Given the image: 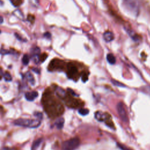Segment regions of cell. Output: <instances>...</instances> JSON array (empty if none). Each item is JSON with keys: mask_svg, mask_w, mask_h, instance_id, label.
I'll use <instances>...</instances> for the list:
<instances>
[{"mask_svg": "<svg viewBox=\"0 0 150 150\" xmlns=\"http://www.w3.org/2000/svg\"><path fill=\"white\" fill-rule=\"evenodd\" d=\"M42 102L45 110L49 116L53 117L58 115L62 112V105L55 100L49 89L46 90L44 92Z\"/></svg>", "mask_w": 150, "mask_h": 150, "instance_id": "6da1fadb", "label": "cell"}, {"mask_svg": "<svg viewBox=\"0 0 150 150\" xmlns=\"http://www.w3.org/2000/svg\"><path fill=\"white\" fill-rule=\"evenodd\" d=\"M16 125L28 127V128H37L40 125V121L39 120L28 119V118H18L13 121Z\"/></svg>", "mask_w": 150, "mask_h": 150, "instance_id": "7a4b0ae2", "label": "cell"}, {"mask_svg": "<svg viewBox=\"0 0 150 150\" xmlns=\"http://www.w3.org/2000/svg\"><path fill=\"white\" fill-rule=\"evenodd\" d=\"M65 67L66 64L63 60L55 58L50 62L47 67V69L50 71H62L65 69Z\"/></svg>", "mask_w": 150, "mask_h": 150, "instance_id": "3957f363", "label": "cell"}, {"mask_svg": "<svg viewBox=\"0 0 150 150\" xmlns=\"http://www.w3.org/2000/svg\"><path fill=\"white\" fill-rule=\"evenodd\" d=\"M125 8L134 15L137 16L139 12V2L138 0H124Z\"/></svg>", "mask_w": 150, "mask_h": 150, "instance_id": "277c9868", "label": "cell"}, {"mask_svg": "<svg viewBox=\"0 0 150 150\" xmlns=\"http://www.w3.org/2000/svg\"><path fill=\"white\" fill-rule=\"evenodd\" d=\"M80 145V139L77 138H73L64 141L62 145L63 150H75Z\"/></svg>", "mask_w": 150, "mask_h": 150, "instance_id": "5b68a950", "label": "cell"}, {"mask_svg": "<svg viewBox=\"0 0 150 150\" xmlns=\"http://www.w3.org/2000/svg\"><path fill=\"white\" fill-rule=\"evenodd\" d=\"M66 73L69 79L75 80L78 78L79 70L76 65L73 63H69L66 65Z\"/></svg>", "mask_w": 150, "mask_h": 150, "instance_id": "8992f818", "label": "cell"}, {"mask_svg": "<svg viewBox=\"0 0 150 150\" xmlns=\"http://www.w3.org/2000/svg\"><path fill=\"white\" fill-rule=\"evenodd\" d=\"M117 110L121 119L124 122L128 121V116L127 114V112L124 107V105L122 103L120 102L117 104Z\"/></svg>", "mask_w": 150, "mask_h": 150, "instance_id": "52a82bcc", "label": "cell"}, {"mask_svg": "<svg viewBox=\"0 0 150 150\" xmlns=\"http://www.w3.org/2000/svg\"><path fill=\"white\" fill-rule=\"evenodd\" d=\"M38 96V93L36 91L27 92L25 94V98L29 101H33Z\"/></svg>", "mask_w": 150, "mask_h": 150, "instance_id": "ba28073f", "label": "cell"}, {"mask_svg": "<svg viewBox=\"0 0 150 150\" xmlns=\"http://www.w3.org/2000/svg\"><path fill=\"white\" fill-rule=\"evenodd\" d=\"M103 39L106 42H110L114 39V35L110 31H106L103 34Z\"/></svg>", "mask_w": 150, "mask_h": 150, "instance_id": "9c48e42d", "label": "cell"}, {"mask_svg": "<svg viewBox=\"0 0 150 150\" xmlns=\"http://www.w3.org/2000/svg\"><path fill=\"white\" fill-rule=\"evenodd\" d=\"M25 78L26 79V80L30 83L31 85L33 86L35 83V79H34V77L31 74V73H30L29 71H28L26 72L25 74Z\"/></svg>", "mask_w": 150, "mask_h": 150, "instance_id": "30bf717a", "label": "cell"}, {"mask_svg": "<svg viewBox=\"0 0 150 150\" xmlns=\"http://www.w3.org/2000/svg\"><path fill=\"white\" fill-rule=\"evenodd\" d=\"M64 123V118L62 117H60L57 118L55 121V125L57 129H60L63 127Z\"/></svg>", "mask_w": 150, "mask_h": 150, "instance_id": "8fae6325", "label": "cell"}, {"mask_svg": "<svg viewBox=\"0 0 150 150\" xmlns=\"http://www.w3.org/2000/svg\"><path fill=\"white\" fill-rule=\"evenodd\" d=\"M42 138H39L37 139H36L32 144V148H31V150H36V149L39 146V145H40L41 142H42Z\"/></svg>", "mask_w": 150, "mask_h": 150, "instance_id": "7c38bea8", "label": "cell"}, {"mask_svg": "<svg viewBox=\"0 0 150 150\" xmlns=\"http://www.w3.org/2000/svg\"><path fill=\"white\" fill-rule=\"evenodd\" d=\"M107 60L111 64H115L116 62L115 57L112 53H109L107 55Z\"/></svg>", "mask_w": 150, "mask_h": 150, "instance_id": "4fadbf2b", "label": "cell"}, {"mask_svg": "<svg viewBox=\"0 0 150 150\" xmlns=\"http://www.w3.org/2000/svg\"><path fill=\"white\" fill-rule=\"evenodd\" d=\"M40 52V48L39 47H38V46H35L31 50V54H32V57L39 56Z\"/></svg>", "mask_w": 150, "mask_h": 150, "instance_id": "5bb4252c", "label": "cell"}, {"mask_svg": "<svg viewBox=\"0 0 150 150\" xmlns=\"http://www.w3.org/2000/svg\"><path fill=\"white\" fill-rule=\"evenodd\" d=\"M129 34V35L132 38V39L135 41H138L139 40V38H138V35L135 34L133 31L131 30H127Z\"/></svg>", "mask_w": 150, "mask_h": 150, "instance_id": "9a60e30c", "label": "cell"}, {"mask_svg": "<svg viewBox=\"0 0 150 150\" xmlns=\"http://www.w3.org/2000/svg\"><path fill=\"white\" fill-rule=\"evenodd\" d=\"M11 1L12 5L15 7H18L21 6L23 3L22 0H11Z\"/></svg>", "mask_w": 150, "mask_h": 150, "instance_id": "2e32d148", "label": "cell"}, {"mask_svg": "<svg viewBox=\"0 0 150 150\" xmlns=\"http://www.w3.org/2000/svg\"><path fill=\"white\" fill-rule=\"evenodd\" d=\"M13 14L18 18H19V19H22L23 18V13H22V12L19 10V9H17V10H15V11H13Z\"/></svg>", "mask_w": 150, "mask_h": 150, "instance_id": "e0dca14e", "label": "cell"}, {"mask_svg": "<svg viewBox=\"0 0 150 150\" xmlns=\"http://www.w3.org/2000/svg\"><path fill=\"white\" fill-rule=\"evenodd\" d=\"M22 63L24 65H28L29 62V58L28 55V54L23 55V56L22 57Z\"/></svg>", "mask_w": 150, "mask_h": 150, "instance_id": "ac0fdd59", "label": "cell"}, {"mask_svg": "<svg viewBox=\"0 0 150 150\" xmlns=\"http://www.w3.org/2000/svg\"><path fill=\"white\" fill-rule=\"evenodd\" d=\"M4 78L5 80L6 81H12V79L11 75L8 71H6L4 73Z\"/></svg>", "mask_w": 150, "mask_h": 150, "instance_id": "d6986e66", "label": "cell"}, {"mask_svg": "<svg viewBox=\"0 0 150 150\" xmlns=\"http://www.w3.org/2000/svg\"><path fill=\"white\" fill-rule=\"evenodd\" d=\"M79 113L81 115H86L87 114H88V109H86V108H80L79 110Z\"/></svg>", "mask_w": 150, "mask_h": 150, "instance_id": "ffe728a7", "label": "cell"}, {"mask_svg": "<svg viewBox=\"0 0 150 150\" xmlns=\"http://www.w3.org/2000/svg\"><path fill=\"white\" fill-rule=\"evenodd\" d=\"M47 56H48V55L46 53H43L41 54L40 55H39V61L41 62H45V60L46 59V58L47 57Z\"/></svg>", "mask_w": 150, "mask_h": 150, "instance_id": "44dd1931", "label": "cell"}, {"mask_svg": "<svg viewBox=\"0 0 150 150\" xmlns=\"http://www.w3.org/2000/svg\"><path fill=\"white\" fill-rule=\"evenodd\" d=\"M27 19L28 20V21L29 22H30L32 24H33L34 22H35V17L33 15H32V14H29L28 15V17H27Z\"/></svg>", "mask_w": 150, "mask_h": 150, "instance_id": "7402d4cb", "label": "cell"}, {"mask_svg": "<svg viewBox=\"0 0 150 150\" xmlns=\"http://www.w3.org/2000/svg\"><path fill=\"white\" fill-rule=\"evenodd\" d=\"M34 115H35L36 118H38V120H40V121L43 118V114H42V113L40 112H35L34 113Z\"/></svg>", "mask_w": 150, "mask_h": 150, "instance_id": "603a6c76", "label": "cell"}, {"mask_svg": "<svg viewBox=\"0 0 150 150\" xmlns=\"http://www.w3.org/2000/svg\"><path fill=\"white\" fill-rule=\"evenodd\" d=\"M111 81H112V83L117 86H120V87H124V85L122 83H120L118 81H116V80H112Z\"/></svg>", "mask_w": 150, "mask_h": 150, "instance_id": "cb8c5ba5", "label": "cell"}, {"mask_svg": "<svg viewBox=\"0 0 150 150\" xmlns=\"http://www.w3.org/2000/svg\"><path fill=\"white\" fill-rule=\"evenodd\" d=\"M10 53V52L6 49H1L0 50V54L4 55V54H8Z\"/></svg>", "mask_w": 150, "mask_h": 150, "instance_id": "d4e9b609", "label": "cell"}, {"mask_svg": "<svg viewBox=\"0 0 150 150\" xmlns=\"http://www.w3.org/2000/svg\"><path fill=\"white\" fill-rule=\"evenodd\" d=\"M81 79L83 82H86L88 80V75L86 73H84L81 76Z\"/></svg>", "mask_w": 150, "mask_h": 150, "instance_id": "484cf974", "label": "cell"}, {"mask_svg": "<svg viewBox=\"0 0 150 150\" xmlns=\"http://www.w3.org/2000/svg\"><path fill=\"white\" fill-rule=\"evenodd\" d=\"M30 4L34 6H37L38 5V0H29Z\"/></svg>", "mask_w": 150, "mask_h": 150, "instance_id": "4316f807", "label": "cell"}, {"mask_svg": "<svg viewBox=\"0 0 150 150\" xmlns=\"http://www.w3.org/2000/svg\"><path fill=\"white\" fill-rule=\"evenodd\" d=\"M43 36L45 37V38H47V39H50V38H51V34H50L49 32H45V33L43 34Z\"/></svg>", "mask_w": 150, "mask_h": 150, "instance_id": "83f0119b", "label": "cell"}, {"mask_svg": "<svg viewBox=\"0 0 150 150\" xmlns=\"http://www.w3.org/2000/svg\"><path fill=\"white\" fill-rule=\"evenodd\" d=\"M15 36H16V38L19 40H20V41H25L24 40H23V39H22V38L20 36V35H19L18 33H15Z\"/></svg>", "mask_w": 150, "mask_h": 150, "instance_id": "f1b7e54d", "label": "cell"}, {"mask_svg": "<svg viewBox=\"0 0 150 150\" xmlns=\"http://www.w3.org/2000/svg\"><path fill=\"white\" fill-rule=\"evenodd\" d=\"M32 70L35 71L36 73H40V70H39L38 68H33L32 69Z\"/></svg>", "mask_w": 150, "mask_h": 150, "instance_id": "f546056e", "label": "cell"}, {"mask_svg": "<svg viewBox=\"0 0 150 150\" xmlns=\"http://www.w3.org/2000/svg\"><path fill=\"white\" fill-rule=\"evenodd\" d=\"M3 21H4L3 18L1 16H0V23H2L3 22Z\"/></svg>", "mask_w": 150, "mask_h": 150, "instance_id": "4dcf8cb0", "label": "cell"}, {"mask_svg": "<svg viewBox=\"0 0 150 150\" xmlns=\"http://www.w3.org/2000/svg\"><path fill=\"white\" fill-rule=\"evenodd\" d=\"M2 150H11V148H9L5 147V148H3Z\"/></svg>", "mask_w": 150, "mask_h": 150, "instance_id": "1f68e13d", "label": "cell"}, {"mask_svg": "<svg viewBox=\"0 0 150 150\" xmlns=\"http://www.w3.org/2000/svg\"><path fill=\"white\" fill-rule=\"evenodd\" d=\"M2 4H3V2L0 0V5H2Z\"/></svg>", "mask_w": 150, "mask_h": 150, "instance_id": "d6a6232c", "label": "cell"}, {"mask_svg": "<svg viewBox=\"0 0 150 150\" xmlns=\"http://www.w3.org/2000/svg\"><path fill=\"white\" fill-rule=\"evenodd\" d=\"M1 30H0V33H1Z\"/></svg>", "mask_w": 150, "mask_h": 150, "instance_id": "836d02e7", "label": "cell"}]
</instances>
